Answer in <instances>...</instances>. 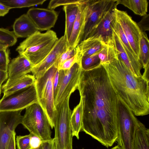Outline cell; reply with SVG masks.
Returning <instances> with one entry per match:
<instances>
[{"label":"cell","instance_id":"obj_1","mask_svg":"<svg viewBox=\"0 0 149 149\" xmlns=\"http://www.w3.org/2000/svg\"><path fill=\"white\" fill-rule=\"evenodd\" d=\"M77 89L84 132L108 148L118 136V96L104 66L82 70Z\"/></svg>","mask_w":149,"mask_h":149},{"label":"cell","instance_id":"obj_2","mask_svg":"<svg viewBox=\"0 0 149 149\" xmlns=\"http://www.w3.org/2000/svg\"><path fill=\"white\" fill-rule=\"evenodd\" d=\"M106 70L118 96L135 116L149 113V80L132 73L118 54L111 62L101 64Z\"/></svg>","mask_w":149,"mask_h":149},{"label":"cell","instance_id":"obj_3","mask_svg":"<svg viewBox=\"0 0 149 149\" xmlns=\"http://www.w3.org/2000/svg\"><path fill=\"white\" fill-rule=\"evenodd\" d=\"M58 39L52 30L45 33L38 31L20 43L16 51L27 58L34 66L46 57Z\"/></svg>","mask_w":149,"mask_h":149},{"label":"cell","instance_id":"obj_4","mask_svg":"<svg viewBox=\"0 0 149 149\" xmlns=\"http://www.w3.org/2000/svg\"><path fill=\"white\" fill-rule=\"evenodd\" d=\"M69 95L56 107V115L54 138L56 149H73L70 119L72 111L69 107Z\"/></svg>","mask_w":149,"mask_h":149},{"label":"cell","instance_id":"obj_5","mask_svg":"<svg viewBox=\"0 0 149 149\" xmlns=\"http://www.w3.org/2000/svg\"><path fill=\"white\" fill-rule=\"evenodd\" d=\"M58 69L52 66L42 77L36 79L38 103L47 117L52 129L54 126L56 109L54 104L53 81Z\"/></svg>","mask_w":149,"mask_h":149},{"label":"cell","instance_id":"obj_6","mask_svg":"<svg viewBox=\"0 0 149 149\" xmlns=\"http://www.w3.org/2000/svg\"><path fill=\"white\" fill-rule=\"evenodd\" d=\"M117 142L122 149H133L136 130L140 121L118 96Z\"/></svg>","mask_w":149,"mask_h":149},{"label":"cell","instance_id":"obj_7","mask_svg":"<svg viewBox=\"0 0 149 149\" xmlns=\"http://www.w3.org/2000/svg\"><path fill=\"white\" fill-rule=\"evenodd\" d=\"M21 124L30 133L38 136L42 141L52 139L50 123L38 103H34L26 108Z\"/></svg>","mask_w":149,"mask_h":149},{"label":"cell","instance_id":"obj_8","mask_svg":"<svg viewBox=\"0 0 149 149\" xmlns=\"http://www.w3.org/2000/svg\"><path fill=\"white\" fill-rule=\"evenodd\" d=\"M117 5L116 0H85V22L81 41L87 38L104 15L107 12L113 10Z\"/></svg>","mask_w":149,"mask_h":149},{"label":"cell","instance_id":"obj_9","mask_svg":"<svg viewBox=\"0 0 149 149\" xmlns=\"http://www.w3.org/2000/svg\"><path fill=\"white\" fill-rule=\"evenodd\" d=\"M82 70L80 62L69 70H59L58 84L54 93L55 107L77 89Z\"/></svg>","mask_w":149,"mask_h":149},{"label":"cell","instance_id":"obj_10","mask_svg":"<svg viewBox=\"0 0 149 149\" xmlns=\"http://www.w3.org/2000/svg\"><path fill=\"white\" fill-rule=\"evenodd\" d=\"M38 103L35 83L8 95L0 100V111L22 110L34 103Z\"/></svg>","mask_w":149,"mask_h":149},{"label":"cell","instance_id":"obj_11","mask_svg":"<svg viewBox=\"0 0 149 149\" xmlns=\"http://www.w3.org/2000/svg\"><path fill=\"white\" fill-rule=\"evenodd\" d=\"M113 13L116 21L121 26L131 48L139 60V44L143 31L137 24L126 12L116 8L114 9Z\"/></svg>","mask_w":149,"mask_h":149},{"label":"cell","instance_id":"obj_12","mask_svg":"<svg viewBox=\"0 0 149 149\" xmlns=\"http://www.w3.org/2000/svg\"><path fill=\"white\" fill-rule=\"evenodd\" d=\"M22 111H0V149H8L13 133L22 123Z\"/></svg>","mask_w":149,"mask_h":149},{"label":"cell","instance_id":"obj_13","mask_svg":"<svg viewBox=\"0 0 149 149\" xmlns=\"http://www.w3.org/2000/svg\"><path fill=\"white\" fill-rule=\"evenodd\" d=\"M68 47V41L64 35L58 39L46 57L39 63L33 66L31 72L35 79L42 76Z\"/></svg>","mask_w":149,"mask_h":149},{"label":"cell","instance_id":"obj_14","mask_svg":"<svg viewBox=\"0 0 149 149\" xmlns=\"http://www.w3.org/2000/svg\"><path fill=\"white\" fill-rule=\"evenodd\" d=\"M26 14L38 31H47L54 27L58 15L54 10L35 8L30 9Z\"/></svg>","mask_w":149,"mask_h":149},{"label":"cell","instance_id":"obj_15","mask_svg":"<svg viewBox=\"0 0 149 149\" xmlns=\"http://www.w3.org/2000/svg\"><path fill=\"white\" fill-rule=\"evenodd\" d=\"M113 10L107 12L104 15L91 30L87 38L98 39L105 45L113 46V31L111 23L113 17Z\"/></svg>","mask_w":149,"mask_h":149},{"label":"cell","instance_id":"obj_16","mask_svg":"<svg viewBox=\"0 0 149 149\" xmlns=\"http://www.w3.org/2000/svg\"><path fill=\"white\" fill-rule=\"evenodd\" d=\"M33 66L26 57L19 54L9 63L8 79L13 80L27 74L31 72Z\"/></svg>","mask_w":149,"mask_h":149},{"label":"cell","instance_id":"obj_17","mask_svg":"<svg viewBox=\"0 0 149 149\" xmlns=\"http://www.w3.org/2000/svg\"><path fill=\"white\" fill-rule=\"evenodd\" d=\"M85 0L79 4L77 16L74 24L70 38L68 41L69 47L76 48L81 41L85 22L84 3Z\"/></svg>","mask_w":149,"mask_h":149},{"label":"cell","instance_id":"obj_18","mask_svg":"<svg viewBox=\"0 0 149 149\" xmlns=\"http://www.w3.org/2000/svg\"><path fill=\"white\" fill-rule=\"evenodd\" d=\"M13 29V31L17 38H27L38 31L26 13L15 19Z\"/></svg>","mask_w":149,"mask_h":149},{"label":"cell","instance_id":"obj_19","mask_svg":"<svg viewBox=\"0 0 149 149\" xmlns=\"http://www.w3.org/2000/svg\"><path fill=\"white\" fill-rule=\"evenodd\" d=\"M35 80L33 75L28 74L14 79H8L1 87L3 96L30 86L35 83Z\"/></svg>","mask_w":149,"mask_h":149},{"label":"cell","instance_id":"obj_20","mask_svg":"<svg viewBox=\"0 0 149 149\" xmlns=\"http://www.w3.org/2000/svg\"><path fill=\"white\" fill-rule=\"evenodd\" d=\"M100 40L88 38L81 41L76 47L77 53L80 58L99 52L104 45Z\"/></svg>","mask_w":149,"mask_h":149},{"label":"cell","instance_id":"obj_21","mask_svg":"<svg viewBox=\"0 0 149 149\" xmlns=\"http://www.w3.org/2000/svg\"><path fill=\"white\" fill-rule=\"evenodd\" d=\"M149 41L147 35L143 31L139 44V60L144 69L142 77L149 80Z\"/></svg>","mask_w":149,"mask_h":149},{"label":"cell","instance_id":"obj_22","mask_svg":"<svg viewBox=\"0 0 149 149\" xmlns=\"http://www.w3.org/2000/svg\"><path fill=\"white\" fill-rule=\"evenodd\" d=\"M79 4H70L63 6V10L65 13V29L64 35L68 41L70 38L77 16Z\"/></svg>","mask_w":149,"mask_h":149},{"label":"cell","instance_id":"obj_23","mask_svg":"<svg viewBox=\"0 0 149 149\" xmlns=\"http://www.w3.org/2000/svg\"><path fill=\"white\" fill-rule=\"evenodd\" d=\"M149 130L140 121L136 129L133 149H149Z\"/></svg>","mask_w":149,"mask_h":149},{"label":"cell","instance_id":"obj_24","mask_svg":"<svg viewBox=\"0 0 149 149\" xmlns=\"http://www.w3.org/2000/svg\"><path fill=\"white\" fill-rule=\"evenodd\" d=\"M117 5L122 4L141 16L147 14L148 2L146 0H116Z\"/></svg>","mask_w":149,"mask_h":149},{"label":"cell","instance_id":"obj_25","mask_svg":"<svg viewBox=\"0 0 149 149\" xmlns=\"http://www.w3.org/2000/svg\"><path fill=\"white\" fill-rule=\"evenodd\" d=\"M70 123L72 136H76L79 139V134L81 131L82 125V109L80 99L79 104L72 111Z\"/></svg>","mask_w":149,"mask_h":149},{"label":"cell","instance_id":"obj_26","mask_svg":"<svg viewBox=\"0 0 149 149\" xmlns=\"http://www.w3.org/2000/svg\"><path fill=\"white\" fill-rule=\"evenodd\" d=\"M47 0H0V2L13 8L29 7L43 4Z\"/></svg>","mask_w":149,"mask_h":149},{"label":"cell","instance_id":"obj_27","mask_svg":"<svg viewBox=\"0 0 149 149\" xmlns=\"http://www.w3.org/2000/svg\"><path fill=\"white\" fill-rule=\"evenodd\" d=\"M98 53L81 57L80 65L82 70H88L101 64L100 60L98 56Z\"/></svg>","mask_w":149,"mask_h":149},{"label":"cell","instance_id":"obj_28","mask_svg":"<svg viewBox=\"0 0 149 149\" xmlns=\"http://www.w3.org/2000/svg\"><path fill=\"white\" fill-rule=\"evenodd\" d=\"M117 55L113 46L106 45H104L98 54L101 64L111 62L117 57Z\"/></svg>","mask_w":149,"mask_h":149},{"label":"cell","instance_id":"obj_29","mask_svg":"<svg viewBox=\"0 0 149 149\" xmlns=\"http://www.w3.org/2000/svg\"><path fill=\"white\" fill-rule=\"evenodd\" d=\"M17 41V38L13 31L7 29L0 28V43L8 47L14 45Z\"/></svg>","mask_w":149,"mask_h":149},{"label":"cell","instance_id":"obj_30","mask_svg":"<svg viewBox=\"0 0 149 149\" xmlns=\"http://www.w3.org/2000/svg\"><path fill=\"white\" fill-rule=\"evenodd\" d=\"M76 48L69 47L59 56L53 65L59 70L62 64L66 60L74 56L77 53Z\"/></svg>","mask_w":149,"mask_h":149},{"label":"cell","instance_id":"obj_31","mask_svg":"<svg viewBox=\"0 0 149 149\" xmlns=\"http://www.w3.org/2000/svg\"><path fill=\"white\" fill-rule=\"evenodd\" d=\"M32 134L24 136H17L16 137V143L18 149H29L30 140Z\"/></svg>","mask_w":149,"mask_h":149},{"label":"cell","instance_id":"obj_32","mask_svg":"<svg viewBox=\"0 0 149 149\" xmlns=\"http://www.w3.org/2000/svg\"><path fill=\"white\" fill-rule=\"evenodd\" d=\"M9 52L8 48L0 50V70L8 72L10 63Z\"/></svg>","mask_w":149,"mask_h":149},{"label":"cell","instance_id":"obj_33","mask_svg":"<svg viewBox=\"0 0 149 149\" xmlns=\"http://www.w3.org/2000/svg\"><path fill=\"white\" fill-rule=\"evenodd\" d=\"M83 0H52L49 3L48 9L54 10L57 7L61 6H66L72 4H79Z\"/></svg>","mask_w":149,"mask_h":149},{"label":"cell","instance_id":"obj_34","mask_svg":"<svg viewBox=\"0 0 149 149\" xmlns=\"http://www.w3.org/2000/svg\"><path fill=\"white\" fill-rule=\"evenodd\" d=\"M80 57L77 53L74 56L65 61L62 64L59 70H69L75 63L80 62Z\"/></svg>","mask_w":149,"mask_h":149},{"label":"cell","instance_id":"obj_35","mask_svg":"<svg viewBox=\"0 0 149 149\" xmlns=\"http://www.w3.org/2000/svg\"><path fill=\"white\" fill-rule=\"evenodd\" d=\"M31 134L32 135L30 140L31 148H37L41 145L42 141L38 136L32 134Z\"/></svg>","mask_w":149,"mask_h":149},{"label":"cell","instance_id":"obj_36","mask_svg":"<svg viewBox=\"0 0 149 149\" xmlns=\"http://www.w3.org/2000/svg\"><path fill=\"white\" fill-rule=\"evenodd\" d=\"M149 15L146 14L143 16L141 20L137 24L138 26L142 31L149 30L148 17Z\"/></svg>","mask_w":149,"mask_h":149},{"label":"cell","instance_id":"obj_37","mask_svg":"<svg viewBox=\"0 0 149 149\" xmlns=\"http://www.w3.org/2000/svg\"><path fill=\"white\" fill-rule=\"evenodd\" d=\"M42 149H56L54 138L46 141H42Z\"/></svg>","mask_w":149,"mask_h":149},{"label":"cell","instance_id":"obj_38","mask_svg":"<svg viewBox=\"0 0 149 149\" xmlns=\"http://www.w3.org/2000/svg\"><path fill=\"white\" fill-rule=\"evenodd\" d=\"M12 8L0 2V17L6 15Z\"/></svg>","mask_w":149,"mask_h":149},{"label":"cell","instance_id":"obj_39","mask_svg":"<svg viewBox=\"0 0 149 149\" xmlns=\"http://www.w3.org/2000/svg\"><path fill=\"white\" fill-rule=\"evenodd\" d=\"M8 72L0 70V89L1 88L3 83L8 79Z\"/></svg>","mask_w":149,"mask_h":149},{"label":"cell","instance_id":"obj_40","mask_svg":"<svg viewBox=\"0 0 149 149\" xmlns=\"http://www.w3.org/2000/svg\"><path fill=\"white\" fill-rule=\"evenodd\" d=\"M16 133L15 131L14 132L9 144L8 149H16L15 136Z\"/></svg>","mask_w":149,"mask_h":149},{"label":"cell","instance_id":"obj_41","mask_svg":"<svg viewBox=\"0 0 149 149\" xmlns=\"http://www.w3.org/2000/svg\"><path fill=\"white\" fill-rule=\"evenodd\" d=\"M8 47V46L0 43V50L6 49Z\"/></svg>","mask_w":149,"mask_h":149},{"label":"cell","instance_id":"obj_42","mask_svg":"<svg viewBox=\"0 0 149 149\" xmlns=\"http://www.w3.org/2000/svg\"><path fill=\"white\" fill-rule=\"evenodd\" d=\"M111 149H122V148L119 145H118Z\"/></svg>","mask_w":149,"mask_h":149},{"label":"cell","instance_id":"obj_43","mask_svg":"<svg viewBox=\"0 0 149 149\" xmlns=\"http://www.w3.org/2000/svg\"><path fill=\"white\" fill-rule=\"evenodd\" d=\"M29 149H42V145L41 144V145L40 146H39L37 148H30Z\"/></svg>","mask_w":149,"mask_h":149},{"label":"cell","instance_id":"obj_44","mask_svg":"<svg viewBox=\"0 0 149 149\" xmlns=\"http://www.w3.org/2000/svg\"><path fill=\"white\" fill-rule=\"evenodd\" d=\"M1 92V88L0 89V96Z\"/></svg>","mask_w":149,"mask_h":149}]
</instances>
